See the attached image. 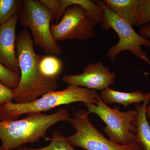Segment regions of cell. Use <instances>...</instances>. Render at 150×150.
I'll return each instance as SVG.
<instances>
[{"mask_svg":"<svg viewBox=\"0 0 150 150\" xmlns=\"http://www.w3.org/2000/svg\"><path fill=\"white\" fill-rule=\"evenodd\" d=\"M100 97L106 105L115 103L122 105L124 107L126 108L132 103L139 104L142 101L144 102L150 97V92L143 93L142 92L136 91L132 92L125 93L107 87L101 91Z\"/></svg>","mask_w":150,"mask_h":150,"instance_id":"cell-11","label":"cell"},{"mask_svg":"<svg viewBox=\"0 0 150 150\" xmlns=\"http://www.w3.org/2000/svg\"><path fill=\"white\" fill-rule=\"evenodd\" d=\"M98 23L79 5L67 7L59 22L51 24V31L57 42L67 40H85L94 37Z\"/></svg>","mask_w":150,"mask_h":150,"instance_id":"cell-8","label":"cell"},{"mask_svg":"<svg viewBox=\"0 0 150 150\" xmlns=\"http://www.w3.org/2000/svg\"><path fill=\"white\" fill-rule=\"evenodd\" d=\"M20 80V74L9 70L0 62V82L11 88H16Z\"/></svg>","mask_w":150,"mask_h":150,"instance_id":"cell-18","label":"cell"},{"mask_svg":"<svg viewBox=\"0 0 150 150\" xmlns=\"http://www.w3.org/2000/svg\"><path fill=\"white\" fill-rule=\"evenodd\" d=\"M116 75L111 72L109 67L100 62L90 63L80 74L67 75L62 81L69 85L83 86L94 90L102 91L115 83Z\"/></svg>","mask_w":150,"mask_h":150,"instance_id":"cell-9","label":"cell"},{"mask_svg":"<svg viewBox=\"0 0 150 150\" xmlns=\"http://www.w3.org/2000/svg\"><path fill=\"white\" fill-rule=\"evenodd\" d=\"M31 33L24 28L16 38V56L20 80L15 88L16 103H30L48 92L56 91L59 79H49L40 73L38 63L40 55L35 53Z\"/></svg>","mask_w":150,"mask_h":150,"instance_id":"cell-1","label":"cell"},{"mask_svg":"<svg viewBox=\"0 0 150 150\" xmlns=\"http://www.w3.org/2000/svg\"><path fill=\"white\" fill-rule=\"evenodd\" d=\"M15 88H11L0 82V107L14 99Z\"/></svg>","mask_w":150,"mask_h":150,"instance_id":"cell-21","label":"cell"},{"mask_svg":"<svg viewBox=\"0 0 150 150\" xmlns=\"http://www.w3.org/2000/svg\"><path fill=\"white\" fill-rule=\"evenodd\" d=\"M0 150H6L2 146H0Z\"/></svg>","mask_w":150,"mask_h":150,"instance_id":"cell-25","label":"cell"},{"mask_svg":"<svg viewBox=\"0 0 150 150\" xmlns=\"http://www.w3.org/2000/svg\"><path fill=\"white\" fill-rule=\"evenodd\" d=\"M150 66V61L148 63ZM146 115L148 121L150 125V105L149 106H147L146 108Z\"/></svg>","mask_w":150,"mask_h":150,"instance_id":"cell-23","label":"cell"},{"mask_svg":"<svg viewBox=\"0 0 150 150\" xmlns=\"http://www.w3.org/2000/svg\"><path fill=\"white\" fill-rule=\"evenodd\" d=\"M18 150H25V146L23 147V146H21L20 147L18 148Z\"/></svg>","mask_w":150,"mask_h":150,"instance_id":"cell-24","label":"cell"},{"mask_svg":"<svg viewBox=\"0 0 150 150\" xmlns=\"http://www.w3.org/2000/svg\"><path fill=\"white\" fill-rule=\"evenodd\" d=\"M63 67L62 61L56 56H40L38 67L40 73L46 78L59 79Z\"/></svg>","mask_w":150,"mask_h":150,"instance_id":"cell-14","label":"cell"},{"mask_svg":"<svg viewBox=\"0 0 150 150\" xmlns=\"http://www.w3.org/2000/svg\"><path fill=\"white\" fill-rule=\"evenodd\" d=\"M68 110L61 108L55 113H28L21 120L0 121V140L6 150H12L29 143H34L41 138H46L47 130L60 121H68Z\"/></svg>","mask_w":150,"mask_h":150,"instance_id":"cell-2","label":"cell"},{"mask_svg":"<svg viewBox=\"0 0 150 150\" xmlns=\"http://www.w3.org/2000/svg\"><path fill=\"white\" fill-rule=\"evenodd\" d=\"M46 141H51L48 146L35 149L25 146V150H75L60 131L55 130L52 133V138H45Z\"/></svg>","mask_w":150,"mask_h":150,"instance_id":"cell-16","label":"cell"},{"mask_svg":"<svg viewBox=\"0 0 150 150\" xmlns=\"http://www.w3.org/2000/svg\"><path fill=\"white\" fill-rule=\"evenodd\" d=\"M139 34L144 37L150 38V23L144 25L140 27Z\"/></svg>","mask_w":150,"mask_h":150,"instance_id":"cell-22","label":"cell"},{"mask_svg":"<svg viewBox=\"0 0 150 150\" xmlns=\"http://www.w3.org/2000/svg\"><path fill=\"white\" fill-rule=\"evenodd\" d=\"M97 93L94 90L69 85L64 90L48 92L40 98L31 102L17 103L9 101L0 107V121L16 120L23 114L42 112L60 105L73 103L96 104Z\"/></svg>","mask_w":150,"mask_h":150,"instance_id":"cell-3","label":"cell"},{"mask_svg":"<svg viewBox=\"0 0 150 150\" xmlns=\"http://www.w3.org/2000/svg\"><path fill=\"white\" fill-rule=\"evenodd\" d=\"M19 13L0 26V62L12 71L20 74L15 50Z\"/></svg>","mask_w":150,"mask_h":150,"instance_id":"cell-10","label":"cell"},{"mask_svg":"<svg viewBox=\"0 0 150 150\" xmlns=\"http://www.w3.org/2000/svg\"><path fill=\"white\" fill-rule=\"evenodd\" d=\"M96 98L97 100L96 105L87 103H84L85 105L89 114H96L105 123L103 131L108 139L124 146L135 143L137 129L133 123L138 114L137 110L122 112L118 107H109L101 100L98 93H96Z\"/></svg>","mask_w":150,"mask_h":150,"instance_id":"cell-6","label":"cell"},{"mask_svg":"<svg viewBox=\"0 0 150 150\" xmlns=\"http://www.w3.org/2000/svg\"><path fill=\"white\" fill-rule=\"evenodd\" d=\"M74 115L68 121L76 129V133L66 138L73 146L86 150H145L137 141L132 144L124 146L106 139L92 124L89 118V113L86 110H78Z\"/></svg>","mask_w":150,"mask_h":150,"instance_id":"cell-7","label":"cell"},{"mask_svg":"<svg viewBox=\"0 0 150 150\" xmlns=\"http://www.w3.org/2000/svg\"><path fill=\"white\" fill-rule=\"evenodd\" d=\"M150 23V0H142L136 26L141 27Z\"/></svg>","mask_w":150,"mask_h":150,"instance_id":"cell-19","label":"cell"},{"mask_svg":"<svg viewBox=\"0 0 150 150\" xmlns=\"http://www.w3.org/2000/svg\"><path fill=\"white\" fill-rule=\"evenodd\" d=\"M40 1L51 12L56 23L59 22L63 16L60 0H40Z\"/></svg>","mask_w":150,"mask_h":150,"instance_id":"cell-20","label":"cell"},{"mask_svg":"<svg viewBox=\"0 0 150 150\" xmlns=\"http://www.w3.org/2000/svg\"><path fill=\"white\" fill-rule=\"evenodd\" d=\"M22 3L20 0H0V26L19 12Z\"/></svg>","mask_w":150,"mask_h":150,"instance_id":"cell-17","label":"cell"},{"mask_svg":"<svg viewBox=\"0 0 150 150\" xmlns=\"http://www.w3.org/2000/svg\"><path fill=\"white\" fill-rule=\"evenodd\" d=\"M62 6V12L64 14L66 8L73 5H79L84 9L99 24L102 22L104 10L102 7L90 0H60Z\"/></svg>","mask_w":150,"mask_h":150,"instance_id":"cell-15","label":"cell"},{"mask_svg":"<svg viewBox=\"0 0 150 150\" xmlns=\"http://www.w3.org/2000/svg\"><path fill=\"white\" fill-rule=\"evenodd\" d=\"M18 20L24 28L31 30L33 43L49 55L56 56L62 53V48L54 40L51 31L54 16L40 1H22Z\"/></svg>","mask_w":150,"mask_h":150,"instance_id":"cell-4","label":"cell"},{"mask_svg":"<svg viewBox=\"0 0 150 150\" xmlns=\"http://www.w3.org/2000/svg\"><path fill=\"white\" fill-rule=\"evenodd\" d=\"M142 0H103L105 5L117 16L136 25Z\"/></svg>","mask_w":150,"mask_h":150,"instance_id":"cell-12","label":"cell"},{"mask_svg":"<svg viewBox=\"0 0 150 150\" xmlns=\"http://www.w3.org/2000/svg\"><path fill=\"white\" fill-rule=\"evenodd\" d=\"M150 101V97L147 98L141 105L135 104L137 118L133 123L136 127V141L142 145L145 150H150V125L146 115V108Z\"/></svg>","mask_w":150,"mask_h":150,"instance_id":"cell-13","label":"cell"},{"mask_svg":"<svg viewBox=\"0 0 150 150\" xmlns=\"http://www.w3.org/2000/svg\"><path fill=\"white\" fill-rule=\"evenodd\" d=\"M101 6L104 10L102 22L100 27L105 31L111 28L117 33L119 40L117 44L110 47L105 56L111 61H114L122 51H130L134 56L148 63L150 61L142 49V46L150 48V40L147 38L137 33L133 25L128 21L119 17L106 6L102 1H93Z\"/></svg>","mask_w":150,"mask_h":150,"instance_id":"cell-5","label":"cell"}]
</instances>
